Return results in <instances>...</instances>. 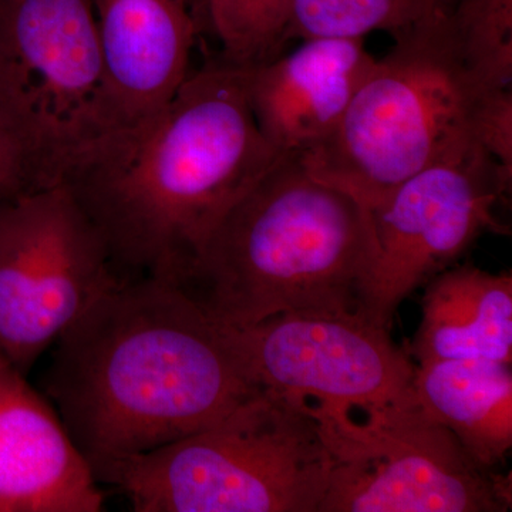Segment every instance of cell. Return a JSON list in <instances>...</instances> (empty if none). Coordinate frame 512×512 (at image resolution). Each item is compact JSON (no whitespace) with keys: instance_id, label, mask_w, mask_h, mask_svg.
<instances>
[{"instance_id":"obj_1","label":"cell","mask_w":512,"mask_h":512,"mask_svg":"<svg viewBox=\"0 0 512 512\" xmlns=\"http://www.w3.org/2000/svg\"><path fill=\"white\" fill-rule=\"evenodd\" d=\"M282 158L256 124L244 70L217 56L163 109L103 138L62 184L120 278L180 286L222 218Z\"/></svg>"},{"instance_id":"obj_2","label":"cell","mask_w":512,"mask_h":512,"mask_svg":"<svg viewBox=\"0 0 512 512\" xmlns=\"http://www.w3.org/2000/svg\"><path fill=\"white\" fill-rule=\"evenodd\" d=\"M90 468L207 429L261 392L178 285L119 278L55 343L43 380Z\"/></svg>"},{"instance_id":"obj_3","label":"cell","mask_w":512,"mask_h":512,"mask_svg":"<svg viewBox=\"0 0 512 512\" xmlns=\"http://www.w3.org/2000/svg\"><path fill=\"white\" fill-rule=\"evenodd\" d=\"M369 249L366 208L282 158L222 218L180 288L234 328L356 312Z\"/></svg>"},{"instance_id":"obj_4","label":"cell","mask_w":512,"mask_h":512,"mask_svg":"<svg viewBox=\"0 0 512 512\" xmlns=\"http://www.w3.org/2000/svg\"><path fill=\"white\" fill-rule=\"evenodd\" d=\"M485 90L458 52L441 3L394 36L332 136L299 161L320 181L373 207L420 171L483 151L474 121Z\"/></svg>"},{"instance_id":"obj_5","label":"cell","mask_w":512,"mask_h":512,"mask_svg":"<svg viewBox=\"0 0 512 512\" xmlns=\"http://www.w3.org/2000/svg\"><path fill=\"white\" fill-rule=\"evenodd\" d=\"M330 470L308 400L261 390L207 429L92 473L137 512H319Z\"/></svg>"},{"instance_id":"obj_6","label":"cell","mask_w":512,"mask_h":512,"mask_svg":"<svg viewBox=\"0 0 512 512\" xmlns=\"http://www.w3.org/2000/svg\"><path fill=\"white\" fill-rule=\"evenodd\" d=\"M0 124L29 192L117 131L92 0H0Z\"/></svg>"},{"instance_id":"obj_7","label":"cell","mask_w":512,"mask_h":512,"mask_svg":"<svg viewBox=\"0 0 512 512\" xmlns=\"http://www.w3.org/2000/svg\"><path fill=\"white\" fill-rule=\"evenodd\" d=\"M332 458L319 512H501L510 476L480 466L416 399L370 407L311 402Z\"/></svg>"},{"instance_id":"obj_8","label":"cell","mask_w":512,"mask_h":512,"mask_svg":"<svg viewBox=\"0 0 512 512\" xmlns=\"http://www.w3.org/2000/svg\"><path fill=\"white\" fill-rule=\"evenodd\" d=\"M119 278L66 185L0 198V356L22 375Z\"/></svg>"},{"instance_id":"obj_9","label":"cell","mask_w":512,"mask_h":512,"mask_svg":"<svg viewBox=\"0 0 512 512\" xmlns=\"http://www.w3.org/2000/svg\"><path fill=\"white\" fill-rule=\"evenodd\" d=\"M508 185L484 151L433 165L373 207L369 258L357 312L390 329L400 303L466 254L484 232H507L495 217Z\"/></svg>"},{"instance_id":"obj_10","label":"cell","mask_w":512,"mask_h":512,"mask_svg":"<svg viewBox=\"0 0 512 512\" xmlns=\"http://www.w3.org/2000/svg\"><path fill=\"white\" fill-rule=\"evenodd\" d=\"M222 329L245 375L264 392L357 409L413 397L416 366L389 329L357 311L282 313Z\"/></svg>"},{"instance_id":"obj_11","label":"cell","mask_w":512,"mask_h":512,"mask_svg":"<svg viewBox=\"0 0 512 512\" xmlns=\"http://www.w3.org/2000/svg\"><path fill=\"white\" fill-rule=\"evenodd\" d=\"M375 60L363 39L312 37L242 69L259 130L282 157H305L332 136Z\"/></svg>"},{"instance_id":"obj_12","label":"cell","mask_w":512,"mask_h":512,"mask_svg":"<svg viewBox=\"0 0 512 512\" xmlns=\"http://www.w3.org/2000/svg\"><path fill=\"white\" fill-rule=\"evenodd\" d=\"M103 505L55 407L0 356V512H99Z\"/></svg>"},{"instance_id":"obj_13","label":"cell","mask_w":512,"mask_h":512,"mask_svg":"<svg viewBox=\"0 0 512 512\" xmlns=\"http://www.w3.org/2000/svg\"><path fill=\"white\" fill-rule=\"evenodd\" d=\"M117 130L163 109L190 74L192 0H92Z\"/></svg>"},{"instance_id":"obj_14","label":"cell","mask_w":512,"mask_h":512,"mask_svg":"<svg viewBox=\"0 0 512 512\" xmlns=\"http://www.w3.org/2000/svg\"><path fill=\"white\" fill-rule=\"evenodd\" d=\"M410 353L417 365L440 360L511 365V271L491 274L463 265L431 278Z\"/></svg>"},{"instance_id":"obj_15","label":"cell","mask_w":512,"mask_h":512,"mask_svg":"<svg viewBox=\"0 0 512 512\" xmlns=\"http://www.w3.org/2000/svg\"><path fill=\"white\" fill-rule=\"evenodd\" d=\"M413 394L480 466L501 463L512 447L511 365L440 360L414 370Z\"/></svg>"},{"instance_id":"obj_16","label":"cell","mask_w":512,"mask_h":512,"mask_svg":"<svg viewBox=\"0 0 512 512\" xmlns=\"http://www.w3.org/2000/svg\"><path fill=\"white\" fill-rule=\"evenodd\" d=\"M198 35H210L218 57L239 69L284 53L291 40L293 0H192Z\"/></svg>"},{"instance_id":"obj_17","label":"cell","mask_w":512,"mask_h":512,"mask_svg":"<svg viewBox=\"0 0 512 512\" xmlns=\"http://www.w3.org/2000/svg\"><path fill=\"white\" fill-rule=\"evenodd\" d=\"M443 0H293L291 39L397 36L439 8Z\"/></svg>"},{"instance_id":"obj_18","label":"cell","mask_w":512,"mask_h":512,"mask_svg":"<svg viewBox=\"0 0 512 512\" xmlns=\"http://www.w3.org/2000/svg\"><path fill=\"white\" fill-rule=\"evenodd\" d=\"M451 33L468 70L484 89L512 87V0H458Z\"/></svg>"},{"instance_id":"obj_19","label":"cell","mask_w":512,"mask_h":512,"mask_svg":"<svg viewBox=\"0 0 512 512\" xmlns=\"http://www.w3.org/2000/svg\"><path fill=\"white\" fill-rule=\"evenodd\" d=\"M476 140L501 177L512 183V87L485 90L476 111Z\"/></svg>"},{"instance_id":"obj_20","label":"cell","mask_w":512,"mask_h":512,"mask_svg":"<svg viewBox=\"0 0 512 512\" xmlns=\"http://www.w3.org/2000/svg\"><path fill=\"white\" fill-rule=\"evenodd\" d=\"M25 173L16 148L0 124V198L28 194Z\"/></svg>"}]
</instances>
